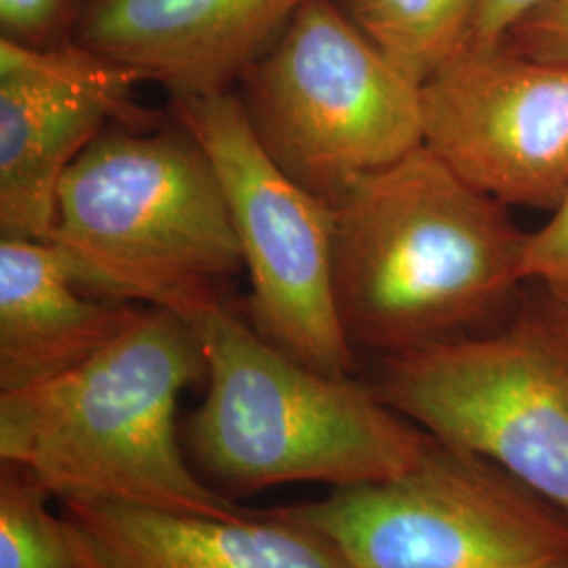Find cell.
<instances>
[{
	"instance_id": "cell-1",
	"label": "cell",
	"mask_w": 568,
	"mask_h": 568,
	"mask_svg": "<svg viewBox=\"0 0 568 568\" xmlns=\"http://www.w3.org/2000/svg\"><path fill=\"white\" fill-rule=\"evenodd\" d=\"M528 234L426 145L335 206V295L352 347L382 358L474 335L525 283Z\"/></svg>"
},
{
	"instance_id": "cell-2",
	"label": "cell",
	"mask_w": 568,
	"mask_h": 568,
	"mask_svg": "<svg viewBox=\"0 0 568 568\" xmlns=\"http://www.w3.org/2000/svg\"><path fill=\"white\" fill-rule=\"evenodd\" d=\"M201 379L206 358L194 326L145 305L70 373L0 392V462L26 469L60 501L244 516L194 474L178 440L182 392Z\"/></svg>"
},
{
	"instance_id": "cell-3",
	"label": "cell",
	"mask_w": 568,
	"mask_h": 568,
	"mask_svg": "<svg viewBox=\"0 0 568 568\" xmlns=\"http://www.w3.org/2000/svg\"><path fill=\"white\" fill-rule=\"evenodd\" d=\"M187 323L203 345L209 387L185 424V445L217 487L386 483L417 466L434 440L375 386L295 363L224 302Z\"/></svg>"
},
{
	"instance_id": "cell-4",
	"label": "cell",
	"mask_w": 568,
	"mask_h": 568,
	"mask_svg": "<svg viewBox=\"0 0 568 568\" xmlns=\"http://www.w3.org/2000/svg\"><path fill=\"white\" fill-rule=\"evenodd\" d=\"M49 243L87 291L185 321L244 270L217 171L183 124L103 131L61 178Z\"/></svg>"
},
{
	"instance_id": "cell-5",
	"label": "cell",
	"mask_w": 568,
	"mask_h": 568,
	"mask_svg": "<svg viewBox=\"0 0 568 568\" xmlns=\"http://www.w3.org/2000/svg\"><path fill=\"white\" fill-rule=\"evenodd\" d=\"M241 102L270 159L331 204L424 145L422 84L335 0H310L243 77Z\"/></svg>"
},
{
	"instance_id": "cell-6",
	"label": "cell",
	"mask_w": 568,
	"mask_h": 568,
	"mask_svg": "<svg viewBox=\"0 0 568 568\" xmlns=\"http://www.w3.org/2000/svg\"><path fill=\"white\" fill-rule=\"evenodd\" d=\"M373 386L568 518V314L548 300L501 331L386 356Z\"/></svg>"
},
{
	"instance_id": "cell-7",
	"label": "cell",
	"mask_w": 568,
	"mask_h": 568,
	"mask_svg": "<svg viewBox=\"0 0 568 568\" xmlns=\"http://www.w3.org/2000/svg\"><path fill=\"white\" fill-rule=\"evenodd\" d=\"M356 568H568V518L501 467L440 440L403 476L274 509Z\"/></svg>"
},
{
	"instance_id": "cell-8",
	"label": "cell",
	"mask_w": 568,
	"mask_h": 568,
	"mask_svg": "<svg viewBox=\"0 0 568 568\" xmlns=\"http://www.w3.org/2000/svg\"><path fill=\"white\" fill-rule=\"evenodd\" d=\"M217 171L251 281L248 321L295 363L352 377L356 349L335 295V209L270 159L236 93L175 100Z\"/></svg>"
},
{
	"instance_id": "cell-9",
	"label": "cell",
	"mask_w": 568,
	"mask_h": 568,
	"mask_svg": "<svg viewBox=\"0 0 568 568\" xmlns=\"http://www.w3.org/2000/svg\"><path fill=\"white\" fill-rule=\"evenodd\" d=\"M424 145L506 204L554 211L568 194V68L504 42L466 44L422 84Z\"/></svg>"
},
{
	"instance_id": "cell-10",
	"label": "cell",
	"mask_w": 568,
	"mask_h": 568,
	"mask_svg": "<svg viewBox=\"0 0 568 568\" xmlns=\"http://www.w3.org/2000/svg\"><path fill=\"white\" fill-rule=\"evenodd\" d=\"M119 61L68 42L28 49L0 39V234L49 241L61 178L110 122H143Z\"/></svg>"
},
{
	"instance_id": "cell-11",
	"label": "cell",
	"mask_w": 568,
	"mask_h": 568,
	"mask_svg": "<svg viewBox=\"0 0 568 568\" xmlns=\"http://www.w3.org/2000/svg\"><path fill=\"white\" fill-rule=\"evenodd\" d=\"M310 0H87L77 42L173 100L227 91Z\"/></svg>"
},
{
	"instance_id": "cell-12",
	"label": "cell",
	"mask_w": 568,
	"mask_h": 568,
	"mask_svg": "<svg viewBox=\"0 0 568 568\" xmlns=\"http://www.w3.org/2000/svg\"><path fill=\"white\" fill-rule=\"evenodd\" d=\"M81 568H356L325 535L270 511L215 518L61 499Z\"/></svg>"
},
{
	"instance_id": "cell-13",
	"label": "cell",
	"mask_w": 568,
	"mask_h": 568,
	"mask_svg": "<svg viewBox=\"0 0 568 568\" xmlns=\"http://www.w3.org/2000/svg\"><path fill=\"white\" fill-rule=\"evenodd\" d=\"M135 314L126 302L87 291L49 241L0 239V392L70 373Z\"/></svg>"
},
{
	"instance_id": "cell-14",
	"label": "cell",
	"mask_w": 568,
	"mask_h": 568,
	"mask_svg": "<svg viewBox=\"0 0 568 568\" xmlns=\"http://www.w3.org/2000/svg\"><path fill=\"white\" fill-rule=\"evenodd\" d=\"M387 60L417 84L459 53L480 0H335Z\"/></svg>"
},
{
	"instance_id": "cell-15",
	"label": "cell",
	"mask_w": 568,
	"mask_h": 568,
	"mask_svg": "<svg viewBox=\"0 0 568 568\" xmlns=\"http://www.w3.org/2000/svg\"><path fill=\"white\" fill-rule=\"evenodd\" d=\"M53 497L26 469L0 467V568H81Z\"/></svg>"
},
{
	"instance_id": "cell-16",
	"label": "cell",
	"mask_w": 568,
	"mask_h": 568,
	"mask_svg": "<svg viewBox=\"0 0 568 568\" xmlns=\"http://www.w3.org/2000/svg\"><path fill=\"white\" fill-rule=\"evenodd\" d=\"M81 0H0L2 41L28 49H53L68 42L79 23Z\"/></svg>"
},
{
	"instance_id": "cell-17",
	"label": "cell",
	"mask_w": 568,
	"mask_h": 568,
	"mask_svg": "<svg viewBox=\"0 0 568 568\" xmlns=\"http://www.w3.org/2000/svg\"><path fill=\"white\" fill-rule=\"evenodd\" d=\"M525 281L541 284L549 304L568 314V194L548 224L528 234Z\"/></svg>"
},
{
	"instance_id": "cell-18",
	"label": "cell",
	"mask_w": 568,
	"mask_h": 568,
	"mask_svg": "<svg viewBox=\"0 0 568 568\" xmlns=\"http://www.w3.org/2000/svg\"><path fill=\"white\" fill-rule=\"evenodd\" d=\"M501 42L528 60L568 68V0H539Z\"/></svg>"
},
{
	"instance_id": "cell-19",
	"label": "cell",
	"mask_w": 568,
	"mask_h": 568,
	"mask_svg": "<svg viewBox=\"0 0 568 568\" xmlns=\"http://www.w3.org/2000/svg\"><path fill=\"white\" fill-rule=\"evenodd\" d=\"M539 0H480L467 44L490 47L506 39L509 28Z\"/></svg>"
}]
</instances>
